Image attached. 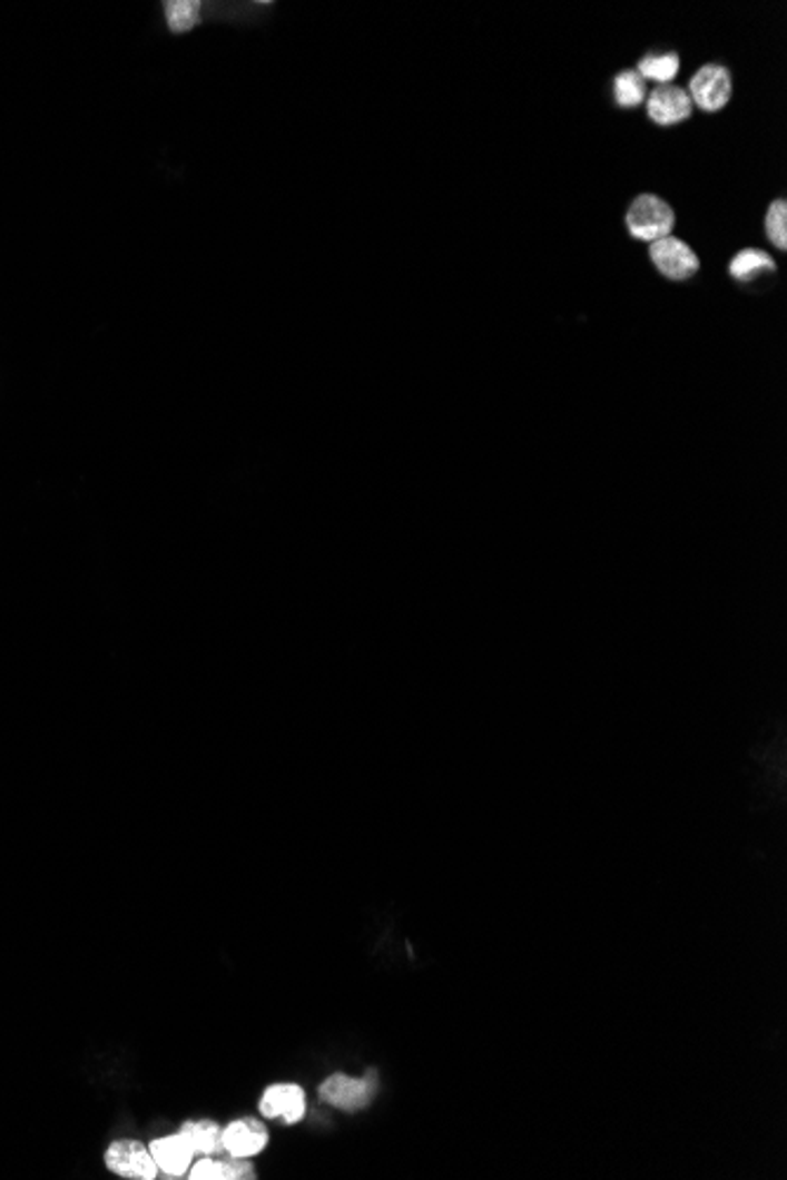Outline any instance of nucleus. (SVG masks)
Returning a JSON list of instances; mask_svg holds the SVG:
<instances>
[{
	"instance_id": "4468645a",
	"label": "nucleus",
	"mask_w": 787,
	"mask_h": 1180,
	"mask_svg": "<svg viewBox=\"0 0 787 1180\" xmlns=\"http://www.w3.org/2000/svg\"><path fill=\"white\" fill-rule=\"evenodd\" d=\"M164 12L173 33H189L200 22L204 3H198V0H173V3H166Z\"/></svg>"
},
{
	"instance_id": "20e7f679",
	"label": "nucleus",
	"mask_w": 787,
	"mask_h": 1180,
	"mask_svg": "<svg viewBox=\"0 0 787 1180\" xmlns=\"http://www.w3.org/2000/svg\"><path fill=\"white\" fill-rule=\"evenodd\" d=\"M651 259L656 264V269L662 276H668L670 281H689L700 269L698 255L677 236H665L660 240H653Z\"/></svg>"
},
{
	"instance_id": "dca6fc26",
	"label": "nucleus",
	"mask_w": 787,
	"mask_h": 1180,
	"mask_svg": "<svg viewBox=\"0 0 787 1180\" xmlns=\"http://www.w3.org/2000/svg\"><path fill=\"white\" fill-rule=\"evenodd\" d=\"M766 236L778 250H787V203L774 200L769 215H766Z\"/></svg>"
},
{
	"instance_id": "f03ea898",
	"label": "nucleus",
	"mask_w": 787,
	"mask_h": 1180,
	"mask_svg": "<svg viewBox=\"0 0 787 1180\" xmlns=\"http://www.w3.org/2000/svg\"><path fill=\"white\" fill-rule=\"evenodd\" d=\"M105 1164L111 1173L132 1180H154L158 1173L149 1145L135 1141V1138L111 1143L105 1154Z\"/></svg>"
},
{
	"instance_id": "2eb2a0df",
	"label": "nucleus",
	"mask_w": 787,
	"mask_h": 1180,
	"mask_svg": "<svg viewBox=\"0 0 787 1180\" xmlns=\"http://www.w3.org/2000/svg\"><path fill=\"white\" fill-rule=\"evenodd\" d=\"M616 105L622 109H637L646 99V80L637 71H622L613 80Z\"/></svg>"
},
{
	"instance_id": "6e6552de",
	"label": "nucleus",
	"mask_w": 787,
	"mask_h": 1180,
	"mask_svg": "<svg viewBox=\"0 0 787 1180\" xmlns=\"http://www.w3.org/2000/svg\"><path fill=\"white\" fill-rule=\"evenodd\" d=\"M646 107H649V118L653 120V124L658 126H677L681 124V120H686L691 116L693 111V101L689 97V92L677 88V86H658L649 101H646Z\"/></svg>"
},
{
	"instance_id": "7ed1b4c3",
	"label": "nucleus",
	"mask_w": 787,
	"mask_h": 1180,
	"mask_svg": "<svg viewBox=\"0 0 787 1180\" xmlns=\"http://www.w3.org/2000/svg\"><path fill=\"white\" fill-rule=\"evenodd\" d=\"M318 1093L323 1101L337 1110L358 1112L371 1105L373 1095H375V1080H373V1074H368L366 1080H356V1076L337 1072V1074H331L328 1080L321 1084Z\"/></svg>"
},
{
	"instance_id": "ddd939ff",
	"label": "nucleus",
	"mask_w": 787,
	"mask_h": 1180,
	"mask_svg": "<svg viewBox=\"0 0 787 1180\" xmlns=\"http://www.w3.org/2000/svg\"><path fill=\"white\" fill-rule=\"evenodd\" d=\"M679 55L675 52H662V55H646L639 62V76L643 80H653L660 86H670L679 73Z\"/></svg>"
},
{
	"instance_id": "1a4fd4ad",
	"label": "nucleus",
	"mask_w": 787,
	"mask_h": 1180,
	"mask_svg": "<svg viewBox=\"0 0 787 1180\" xmlns=\"http://www.w3.org/2000/svg\"><path fill=\"white\" fill-rule=\"evenodd\" d=\"M149 1152L154 1157L158 1171H164L166 1176H173V1178L187 1176L194 1162V1150L179 1133L156 1138V1141H151L149 1145Z\"/></svg>"
},
{
	"instance_id": "423d86ee",
	"label": "nucleus",
	"mask_w": 787,
	"mask_h": 1180,
	"mask_svg": "<svg viewBox=\"0 0 787 1180\" xmlns=\"http://www.w3.org/2000/svg\"><path fill=\"white\" fill-rule=\"evenodd\" d=\"M267 1143H269V1131L255 1117L234 1119L227 1129H222V1148H225L227 1154H234V1157H244V1159L255 1157L267 1148Z\"/></svg>"
},
{
	"instance_id": "9d476101",
	"label": "nucleus",
	"mask_w": 787,
	"mask_h": 1180,
	"mask_svg": "<svg viewBox=\"0 0 787 1180\" xmlns=\"http://www.w3.org/2000/svg\"><path fill=\"white\" fill-rule=\"evenodd\" d=\"M189 1180H253L255 1167L244 1157H225L213 1159L204 1157L200 1162L189 1167Z\"/></svg>"
},
{
	"instance_id": "0eeeda50",
	"label": "nucleus",
	"mask_w": 787,
	"mask_h": 1180,
	"mask_svg": "<svg viewBox=\"0 0 787 1180\" xmlns=\"http://www.w3.org/2000/svg\"><path fill=\"white\" fill-rule=\"evenodd\" d=\"M259 1112L284 1124H297L307 1112V1095L297 1084H274L262 1093Z\"/></svg>"
},
{
	"instance_id": "9b49d317",
	"label": "nucleus",
	"mask_w": 787,
	"mask_h": 1180,
	"mask_svg": "<svg viewBox=\"0 0 787 1180\" xmlns=\"http://www.w3.org/2000/svg\"><path fill=\"white\" fill-rule=\"evenodd\" d=\"M179 1135L189 1143L194 1154L213 1157L225 1152V1148H222V1129L213 1119H191V1122L181 1124Z\"/></svg>"
},
{
	"instance_id": "f257e3e1",
	"label": "nucleus",
	"mask_w": 787,
	"mask_h": 1180,
	"mask_svg": "<svg viewBox=\"0 0 787 1180\" xmlns=\"http://www.w3.org/2000/svg\"><path fill=\"white\" fill-rule=\"evenodd\" d=\"M675 229V210L660 196L643 194L628 210V232L637 240H660Z\"/></svg>"
},
{
	"instance_id": "f8f14e48",
	"label": "nucleus",
	"mask_w": 787,
	"mask_h": 1180,
	"mask_svg": "<svg viewBox=\"0 0 787 1180\" xmlns=\"http://www.w3.org/2000/svg\"><path fill=\"white\" fill-rule=\"evenodd\" d=\"M774 272H776L774 257L769 253L755 250V248L740 250L729 264V274L738 283H755L757 278H761L766 274H774Z\"/></svg>"
},
{
	"instance_id": "39448f33",
	"label": "nucleus",
	"mask_w": 787,
	"mask_h": 1180,
	"mask_svg": "<svg viewBox=\"0 0 787 1180\" xmlns=\"http://www.w3.org/2000/svg\"><path fill=\"white\" fill-rule=\"evenodd\" d=\"M734 92V80L731 73L721 65H705L693 78H691V101H696L698 109L715 114L729 105Z\"/></svg>"
}]
</instances>
